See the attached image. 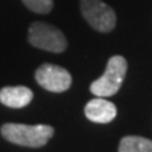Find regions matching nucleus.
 Returning <instances> with one entry per match:
<instances>
[{
	"instance_id": "39448f33",
	"label": "nucleus",
	"mask_w": 152,
	"mask_h": 152,
	"mask_svg": "<svg viewBox=\"0 0 152 152\" xmlns=\"http://www.w3.org/2000/svg\"><path fill=\"white\" fill-rule=\"evenodd\" d=\"M36 81L52 93L66 91L72 84L71 74L66 69L52 64H43L36 71Z\"/></svg>"
},
{
	"instance_id": "f03ea898",
	"label": "nucleus",
	"mask_w": 152,
	"mask_h": 152,
	"mask_svg": "<svg viewBox=\"0 0 152 152\" xmlns=\"http://www.w3.org/2000/svg\"><path fill=\"white\" fill-rule=\"evenodd\" d=\"M127 72V61L123 56H113L109 58L107 69L98 80L91 83L90 91L100 98L112 96L121 89Z\"/></svg>"
},
{
	"instance_id": "7ed1b4c3",
	"label": "nucleus",
	"mask_w": 152,
	"mask_h": 152,
	"mask_svg": "<svg viewBox=\"0 0 152 152\" xmlns=\"http://www.w3.org/2000/svg\"><path fill=\"white\" fill-rule=\"evenodd\" d=\"M28 41L37 48L53 53H61L67 47V41L64 33L56 27L43 22H36L29 27Z\"/></svg>"
},
{
	"instance_id": "423d86ee",
	"label": "nucleus",
	"mask_w": 152,
	"mask_h": 152,
	"mask_svg": "<svg viewBox=\"0 0 152 152\" xmlns=\"http://www.w3.org/2000/svg\"><path fill=\"white\" fill-rule=\"evenodd\" d=\"M85 115L89 121L94 123H105L112 122L117 115V108L112 102L105 100L104 98H95L85 105Z\"/></svg>"
},
{
	"instance_id": "f257e3e1",
	"label": "nucleus",
	"mask_w": 152,
	"mask_h": 152,
	"mask_svg": "<svg viewBox=\"0 0 152 152\" xmlns=\"http://www.w3.org/2000/svg\"><path fill=\"white\" fill-rule=\"evenodd\" d=\"M1 134L7 141L24 147H42L53 136V128L47 124H22L5 123L1 127Z\"/></svg>"
},
{
	"instance_id": "0eeeda50",
	"label": "nucleus",
	"mask_w": 152,
	"mask_h": 152,
	"mask_svg": "<svg viewBox=\"0 0 152 152\" xmlns=\"http://www.w3.org/2000/svg\"><path fill=\"white\" fill-rule=\"evenodd\" d=\"M33 100V91L27 86H5L0 90V103L9 108H24Z\"/></svg>"
},
{
	"instance_id": "20e7f679",
	"label": "nucleus",
	"mask_w": 152,
	"mask_h": 152,
	"mask_svg": "<svg viewBox=\"0 0 152 152\" xmlns=\"http://www.w3.org/2000/svg\"><path fill=\"white\" fill-rule=\"evenodd\" d=\"M80 9L83 17L95 31L108 33L115 27V13L103 0H80Z\"/></svg>"
},
{
	"instance_id": "1a4fd4ad",
	"label": "nucleus",
	"mask_w": 152,
	"mask_h": 152,
	"mask_svg": "<svg viewBox=\"0 0 152 152\" xmlns=\"http://www.w3.org/2000/svg\"><path fill=\"white\" fill-rule=\"evenodd\" d=\"M29 10L38 14H47L53 8V0H22Z\"/></svg>"
},
{
	"instance_id": "6e6552de",
	"label": "nucleus",
	"mask_w": 152,
	"mask_h": 152,
	"mask_svg": "<svg viewBox=\"0 0 152 152\" xmlns=\"http://www.w3.org/2000/svg\"><path fill=\"white\" fill-rule=\"evenodd\" d=\"M119 152H152V141L140 136H127L121 141Z\"/></svg>"
}]
</instances>
